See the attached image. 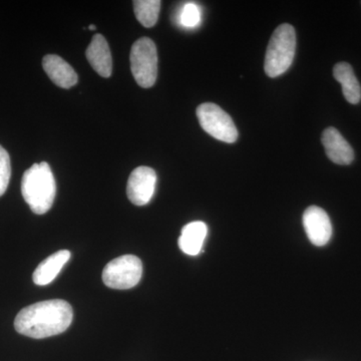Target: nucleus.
I'll use <instances>...</instances> for the list:
<instances>
[{"label":"nucleus","mask_w":361,"mask_h":361,"mask_svg":"<svg viewBox=\"0 0 361 361\" xmlns=\"http://www.w3.org/2000/svg\"><path fill=\"white\" fill-rule=\"evenodd\" d=\"M156 183L157 174L154 169L146 166L135 168L128 180V198L134 205H147L155 193Z\"/></svg>","instance_id":"0eeeda50"},{"label":"nucleus","mask_w":361,"mask_h":361,"mask_svg":"<svg viewBox=\"0 0 361 361\" xmlns=\"http://www.w3.org/2000/svg\"><path fill=\"white\" fill-rule=\"evenodd\" d=\"M89 28L90 30H97L96 25H90Z\"/></svg>","instance_id":"a211bd4d"},{"label":"nucleus","mask_w":361,"mask_h":361,"mask_svg":"<svg viewBox=\"0 0 361 361\" xmlns=\"http://www.w3.org/2000/svg\"><path fill=\"white\" fill-rule=\"evenodd\" d=\"M197 116L203 130L215 139L229 144L238 139V130L231 116L217 104H202L197 109Z\"/></svg>","instance_id":"423d86ee"},{"label":"nucleus","mask_w":361,"mask_h":361,"mask_svg":"<svg viewBox=\"0 0 361 361\" xmlns=\"http://www.w3.org/2000/svg\"><path fill=\"white\" fill-rule=\"evenodd\" d=\"M71 304L61 299L42 301L20 311L14 327L18 334L35 339L63 334L73 322Z\"/></svg>","instance_id":"f257e3e1"},{"label":"nucleus","mask_w":361,"mask_h":361,"mask_svg":"<svg viewBox=\"0 0 361 361\" xmlns=\"http://www.w3.org/2000/svg\"><path fill=\"white\" fill-rule=\"evenodd\" d=\"M71 255L70 251L61 250L42 261L33 272L32 280L35 284L39 286L51 284L70 260Z\"/></svg>","instance_id":"f8f14e48"},{"label":"nucleus","mask_w":361,"mask_h":361,"mask_svg":"<svg viewBox=\"0 0 361 361\" xmlns=\"http://www.w3.org/2000/svg\"><path fill=\"white\" fill-rule=\"evenodd\" d=\"M21 194L33 213L44 215L51 210L56 184L49 164H35L25 171L21 180Z\"/></svg>","instance_id":"f03ea898"},{"label":"nucleus","mask_w":361,"mask_h":361,"mask_svg":"<svg viewBox=\"0 0 361 361\" xmlns=\"http://www.w3.org/2000/svg\"><path fill=\"white\" fill-rule=\"evenodd\" d=\"M87 61L101 77L110 78L113 71V59L108 42L102 35H96L85 52Z\"/></svg>","instance_id":"9d476101"},{"label":"nucleus","mask_w":361,"mask_h":361,"mask_svg":"<svg viewBox=\"0 0 361 361\" xmlns=\"http://www.w3.org/2000/svg\"><path fill=\"white\" fill-rule=\"evenodd\" d=\"M207 233H208V227L201 221H195L185 226L179 238L180 250L187 255H198L203 248Z\"/></svg>","instance_id":"ddd939ff"},{"label":"nucleus","mask_w":361,"mask_h":361,"mask_svg":"<svg viewBox=\"0 0 361 361\" xmlns=\"http://www.w3.org/2000/svg\"><path fill=\"white\" fill-rule=\"evenodd\" d=\"M303 226L313 245H326L332 236V225L329 214L317 206H310L303 214Z\"/></svg>","instance_id":"6e6552de"},{"label":"nucleus","mask_w":361,"mask_h":361,"mask_svg":"<svg viewBox=\"0 0 361 361\" xmlns=\"http://www.w3.org/2000/svg\"><path fill=\"white\" fill-rule=\"evenodd\" d=\"M161 2L159 0L134 1L135 16L145 27H153L159 20Z\"/></svg>","instance_id":"2eb2a0df"},{"label":"nucleus","mask_w":361,"mask_h":361,"mask_svg":"<svg viewBox=\"0 0 361 361\" xmlns=\"http://www.w3.org/2000/svg\"><path fill=\"white\" fill-rule=\"evenodd\" d=\"M130 70L140 87L149 89L155 85L158 77V52L155 42L142 37L130 49Z\"/></svg>","instance_id":"20e7f679"},{"label":"nucleus","mask_w":361,"mask_h":361,"mask_svg":"<svg viewBox=\"0 0 361 361\" xmlns=\"http://www.w3.org/2000/svg\"><path fill=\"white\" fill-rule=\"evenodd\" d=\"M142 263L135 255H123L111 260L104 268V283L111 289L126 290L141 281Z\"/></svg>","instance_id":"39448f33"},{"label":"nucleus","mask_w":361,"mask_h":361,"mask_svg":"<svg viewBox=\"0 0 361 361\" xmlns=\"http://www.w3.org/2000/svg\"><path fill=\"white\" fill-rule=\"evenodd\" d=\"M296 51V32L293 26L284 23L278 26L268 44L264 70L268 77L283 75L293 63Z\"/></svg>","instance_id":"7ed1b4c3"},{"label":"nucleus","mask_w":361,"mask_h":361,"mask_svg":"<svg viewBox=\"0 0 361 361\" xmlns=\"http://www.w3.org/2000/svg\"><path fill=\"white\" fill-rule=\"evenodd\" d=\"M11 177V164L8 153L0 146V197L6 193Z\"/></svg>","instance_id":"f3484780"},{"label":"nucleus","mask_w":361,"mask_h":361,"mask_svg":"<svg viewBox=\"0 0 361 361\" xmlns=\"http://www.w3.org/2000/svg\"><path fill=\"white\" fill-rule=\"evenodd\" d=\"M42 66L47 75L59 87L71 89L77 85L78 73L68 63L56 54H47L42 59Z\"/></svg>","instance_id":"9b49d317"},{"label":"nucleus","mask_w":361,"mask_h":361,"mask_svg":"<svg viewBox=\"0 0 361 361\" xmlns=\"http://www.w3.org/2000/svg\"><path fill=\"white\" fill-rule=\"evenodd\" d=\"M322 144L327 157L337 165H349L355 160L353 149L334 128H327L323 132Z\"/></svg>","instance_id":"1a4fd4ad"},{"label":"nucleus","mask_w":361,"mask_h":361,"mask_svg":"<svg viewBox=\"0 0 361 361\" xmlns=\"http://www.w3.org/2000/svg\"><path fill=\"white\" fill-rule=\"evenodd\" d=\"M334 78L341 82L342 92L348 103L356 104L361 99V87L353 68L348 63H337L334 68Z\"/></svg>","instance_id":"4468645a"},{"label":"nucleus","mask_w":361,"mask_h":361,"mask_svg":"<svg viewBox=\"0 0 361 361\" xmlns=\"http://www.w3.org/2000/svg\"><path fill=\"white\" fill-rule=\"evenodd\" d=\"M180 25L187 28L197 27L201 23V9L193 2L185 4L180 16Z\"/></svg>","instance_id":"dca6fc26"}]
</instances>
